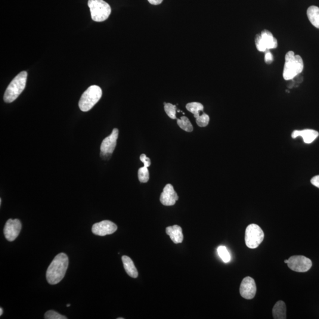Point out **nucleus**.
Returning a JSON list of instances; mask_svg holds the SVG:
<instances>
[{
	"mask_svg": "<svg viewBox=\"0 0 319 319\" xmlns=\"http://www.w3.org/2000/svg\"><path fill=\"white\" fill-rule=\"evenodd\" d=\"M21 230V223L17 219H8L4 228V236L8 241H14Z\"/></svg>",
	"mask_w": 319,
	"mask_h": 319,
	"instance_id": "1a4fd4ad",
	"label": "nucleus"
},
{
	"mask_svg": "<svg viewBox=\"0 0 319 319\" xmlns=\"http://www.w3.org/2000/svg\"><path fill=\"white\" fill-rule=\"evenodd\" d=\"M261 36L265 47L268 50L275 49L277 47V40L269 31L267 30H263L261 33Z\"/></svg>",
	"mask_w": 319,
	"mask_h": 319,
	"instance_id": "dca6fc26",
	"label": "nucleus"
},
{
	"mask_svg": "<svg viewBox=\"0 0 319 319\" xmlns=\"http://www.w3.org/2000/svg\"><path fill=\"white\" fill-rule=\"evenodd\" d=\"M240 292L243 298L250 300L255 297L256 292L255 282L253 278H244L241 284Z\"/></svg>",
	"mask_w": 319,
	"mask_h": 319,
	"instance_id": "9d476101",
	"label": "nucleus"
},
{
	"mask_svg": "<svg viewBox=\"0 0 319 319\" xmlns=\"http://www.w3.org/2000/svg\"><path fill=\"white\" fill-rule=\"evenodd\" d=\"M88 6L92 19L97 22L106 20L111 13L110 5L104 0H89Z\"/></svg>",
	"mask_w": 319,
	"mask_h": 319,
	"instance_id": "39448f33",
	"label": "nucleus"
},
{
	"mask_svg": "<svg viewBox=\"0 0 319 319\" xmlns=\"http://www.w3.org/2000/svg\"><path fill=\"white\" fill-rule=\"evenodd\" d=\"M45 318L46 319H66L67 318L64 316L58 314V312L54 311H49L46 313Z\"/></svg>",
	"mask_w": 319,
	"mask_h": 319,
	"instance_id": "a878e982",
	"label": "nucleus"
},
{
	"mask_svg": "<svg viewBox=\"0 0 319 319\" xmlns=\"http://www.w3.org/2000/svg\"><path fill=\"white\" fill-rule=\"evenodd\" d=\"M307 14L313 25L319 29V8L317 6H311L307 11Z\"/></svg>",
	"mask_w": 319,
	"mask_h": 319,
	"instance_id": "a211bd4d",
	"label": "nucleus"
},
{
	"mask_svg": "<svg viewBox=\"0 0 319 319\" xmlns=\"http://www.w3.org/2000/svg\"><path fill=\"white\" fill-rule=\"evenodd\" d=\"M117 230V226L110 221H103L97 223L92 226L93 234L98 236L104 237L111 235Z\"/></svg>",
	"mask_w": 319,
	"mask_h": 319,
	"instance_id": "9b49d317",
	"label": "nucleus"
},
{
	"mask_svg": "<svg viewBox=\"0 0 319 319\" xmlns=\"http://www.w3.org/2000/svg\"><path fill=\"white\" fill-rule=\"evenodd\" d=\"M70 304H68V305H67V307H70Z\"/></svg>",
	"mask_w": 319,
	"mask_h": 319,
	"instance_id": "473e14b6",
	"label": "nucleus"
},
{
	"mask_svg": "<svg viewBox=\"0 0 319 319\" xmlns=\"http://www.w3.org/2000/svg\"><path fill=\"white\" fill-rule=\"evenodd\" d=\"M2 314H3V310L1 308H0V316H2Z\"/></svg>",
	"mask_w": 319,
	"mask_h": 319,
	"instance_id": "7c9ffc66",
	"label": "nucleus"
},
{
	"mask_svg": "<svg viewBox=\"0 0 319 319\" xmlns=\"http://www.w3.org/2000/svg\"><path fill=\"white\" fill-rule=\"evenodd\" d=\"M287 264L292 270L298 272L308 271L312 267L311 260L303 255L291 256Z\"/></svg>",
	"mask_w": 319,
	"mask_h": 319,
	"instance_id": "0eeeda50",
	"label": "nucleus"
},
{
	"mask_svg": "<svg viewBox=\"0 0 319 319\" xmlns=\"http://www.w3.org/2000/svg\"><path fill=\"white\" fill-rule=\"evenodd\" d=\"M119 134V129L114 128L111 134L102 141L101 145V157L107 158L111 156V155L113 154L116 147Z\"/></svg>",
	"mask_w": 319,
	"mask_h": 319,
	"instance_id": "6e6552de",
	"label": "nucleus"
},
{
	"mask_svg": "<svg viewBox=\"0 0 319 319\" xmlns=\"http://www.w3.org/2000/svg\"><path fill=\"white\" fill-rule=\"evenodd\" d=\"M272 316L275 319H286V305L283 301H278L272 309Z\"/></svg>",
	"mask_w": 319,
	"mask_h": 319,
	"instance_id": "f3484780",
	"label": "nucleus"
},
{
	"mask_svg": "<svg viewBox=\"0 0 319 319\" xmlns=\"http://www.w3.org/2000/svg\"><path fill=\"white\" fill-rule=\"evenodd\" d=\"M140 160L144 163V166L150 167L151 165V161L149 158L146 156V155L142 154L140 157Z\"/></svg>",
	"mask_w": 319,
	"mask_h": 319,
	"instance_id": "cd10ccee",
	"label": "nucleus"
},
{
	"mask_svg": "<svg viewBox=\"0 0 319 319\" xmlns=\"http://www.w3.org/2000/svg\"><path fill=\"white\" fill-rule=\"evenodd\" d=\"M264 238V232L258 225L253 224L248 226L245 234V241L248 247L251 249H256L261 244Z\"/></svg>",
	"mask_w": 319,
	"mask_h": 319,
	"instance_id": "423d86ee",
	"label": "nucleus"
},
{
	"mask_svg": "<svg viewBox=\"0 0 319 319\" xmlns=\"http://www.w3.org/2000/svg\"><path fill=\"white\" fill-rule=\"evenodd\" d=\"M177 123L180 128L185 130V131H193V126H192L190 120L187 117H182L181 119H178Z\"/></svg>",
	"mask_w": 319,
	"mask_h": 319,
	"instance_id": "aec40b11",
	"label": "nucleus"
},
{
	"mask_svg": "<svg viewBox=\"0 0 319 319\" xmlns=\"http://www.w3.org/2000/svg\"><path fill=\"white\" fill-rule=\"evenodd\" d=\"M122 261L125 270L129 276L134 278H137L138 273L132 260L129 257L124 255L122 256Z\"/></svg>",
	"mask_w": 319,
	"mask_h": 319,
	"instance_id": "2eb2a0df",
	"label": "nucleus"
},
{
	"mask_svg": "<svg viewBox=\"0 0 319 319\" xmlns=\"http://www.w3.org/2000/svg\"><path fill=\"white\" fill-rule=\"evenodd\" d=\"M179 196L171 184H167L161 194L160 202L165 206H173L178 200Z\"/></svg>",
	"mask_w": 319,
	"mask_h": 319,
	"instance_id": "f8f14e48",
	"label": "nucleus"
},
{
	"mask_svg": "<svg viewBox=\"0 0 319 319\" xmlns=\"http://www.w3.org/2000/svg\"><path fill=\"white\" fill-rule=\"evenodd\" d=\"M218 255L222 259V261L225 263H228L231 261V255L228 249L225 246H220L218 249Z\"/></svg>",
	"mask_w": 319,
	"mask_h": 319,
	"instance_id": "412c9836",
	"label": "nucleus"
},
{
	"mask_svg": "<svg viewBox=\"0 0 319 319\" xmlns=\"http://www.w3.org/2000/svg\"><path fill=\"white\" fill-rule=\"evenodd\" d=\"M27 73L23 71L15 76L5 90L4 101L6 103H11L18 97L26 87Z\"/></svg>",
	"mask_w": 319,
	"mask_h": 319,
	"instance_id": "7ed1b4c3",
	"label": "nucleus"
},
{
	"mask_svg": "<svg viewBox=\"0 0 319 319\" xmlns=\"http://www.w3.org/2000/svg\"><path fill=\"white\" fill-rule=\"evenodd\" d=\"M288 262H289V259H286V260H285V261H284V262H285V263H286V264H287Z\"/></svg>",
	"mask_w": 319,
	"mask_h": 319,
	"instance_id": "2f4dec72",
	"label": "nucleus"
},
{
	"mask_svg": "<svg viewBox=\"0 0 319 319\" xmlns=\"http://www.w3.org/2000/svg\"><path fill=\"white\" fill-rule=\"evenodd\" d=\"M102 95V91L100 86L92 85L90 86L80 98L79 107L83 112L91 110L94 105L100 101Z\"/></svg>",
	"mask_w": 319,
	"mask_h": 319,
	"instance_id": "20e7f679",
	"label": "nucleus"
},
{
	"mask_svg": "<svg viewBox=\"0 0 319 319\" xmlns=\"http://www.w3.org/2000/svg\"><path fill=\"white\" fill-rule=\"evenodd\" d=\"M319 135V132L315 130L307 129L302 131L296 130L292 133V137L293 138L302 137L305 143L311 144L318 137Z\"/></svg>",
	"mask_w": 319,
	"mask_h": 319,
	"instance_id": "ddd939ff",
	"label": "nucleus"
},
{
	"mask_svg": "<svg viewBox=\"0 0 319 319\" xmlns=\"http://www.w3.org/2000/svg\"><path fill=\"white\" fill-rule=\"evenodd\" d=\"M139 181L141 183H147L149 180V172L147 167H142L139 169L138 172Z\"/></svg>",
	"mask_w": 319,
	"mask_h": 319,
	"instance_id": "4be33fe9",
	"label": "nucleus"
},
{
	"mask_svg": "<svg viewBox=\"0 0 319 319\" xmlns=\"http://www.w3.org/2000/svg\"><path fill=\"white\" fill-rule=\"evenodd\" d=\"M255 44L258 51L261 52H265L268 49L266 48L264 42L261 38V35H257L255 38Z\"/></svg>",
	"mask_w": 319,
	"mask_h": 319,
	"instance_id": "393cba45",
	"label": "nucleus"
},
{
	"mask_svg": "<svg viewBox=\"0 0 319 319\" xmlns=\"http://www.w3.org/2000/svg\"><path fill=\"white\" fill-rule=\"evenodd\" d=\"M166 233L175 244L182 243L184 240L182 229L180 226L174 225L166 228Z\"/></svg>",
	"mask_w": 319,
	"mask_h": 319,
	"instance_id": "4468645a",
	"label": "nucleus"
},
{
	"mask_svg": "<svg viewBox=\"0 0 319 319\" xmlns=\"http://www.w3.org/2000/svg\"><path fill=\"white\" fill-rule=\"evenodd\" d=\"M163 0H148V1L152 5H159L163 2Z\"/></svg>",
	"mask_w": 319,
	"mask_h": 319,
	"instance_id": "c756f323",
	"label": "nucleus"
},
{
	"mask_svg": "<svg viewBox=\"0 0 319 319\" xmlns=\"http://www.w3.org/2000/svg\"><path fill=\"white\" fill-rule=\"evenodd\" d=\"M311 183L315 187L319 189V175L316 176L311 179Z\"/></svg>",
	"mask_w": 319,
	"mask_h": 319,
	"instance_id": "c85d7f7f",
	"label": "nucleus"
},
{
	"mask_svg": "<svg viewBox=\"0 0 319 319\" xmlns=\"http://www.w3.org/2000/svg\"><path fill=\"white\" fill-rule=\"evenodd\" d=\"M283 76L286 80L293 79L303 72L304 64L302 58L299 55H295L294 52L287 53L285 57Z\"/></svg>",
	"mask_w": 319,
	"mask_h": 319,
	"instance_id": "f03ea898",
	"label": "nucleus"
},
{
	"mask_svg": "<svg viewBox=\"0 0 319 319\" xmlns=\"http://www.w3.org/2000/svg\"><path fill=\"white\" fill-rule=\"evenodd\" d=\"M197 125L200 128H204L208 125L209 122V117L207 114L203 113L202 115L196 119Z\"/></svg>",
	"mask_w": 319,
	"mask_h": 319,
	"instance_id": "b1692460",
	"label": "nucleus"
},
{
	"mask_svg": "<svg viewBox=\"0 0 319 319\" xmlns=\"http://www.w3.org/2000/svg\"><path fill=\"white\" fill-rule=\"evenodd\" d=\"M264 60L266 64H271L274 61V57L269 50L265 51Z\"/></svg>",
	"mask_w": 319,
	"mask_h": 319,
	"instance_id": "bb28decb",
	"label": "nucleus"
},
{
	"mask_svg": "<svg viewBox=\"0 0 319 319\" xmlns=\"http://www.w3.org/2000/svg\"><path fill=\"white\" fill-rule=\"evenodd\" d=\"M176 105H173L170 103H165V110L170 119H176Z\"/></svg>",
	"mask_w": 319,
	"mask_h": 319,
	"instance_id": "5701e85b",
	"label": "nucleus"
},
{
	"mask_svg": "<svg viewBox=\"0 0 319 319\" xmlns=\"http://www.w3.org/2000/svg\"><path fill=\"white\" fill-rule=\"evenodd\" d=\"M203 105L199 102H191L187 105V109L193 114L195 119L200 116V113L203 112Z\"/></svg>",
	"mask_w": 319,
	"mask_h": 319,
	"instance_id": "6ab92c4d",
	"label": "nucleus"
},
{
	"mask_svg": "<svg viewBox=\"0 0 319 319\" xmlns=\"http://www.w3.org/2000/svg\"><path fill=\"white\" fill-rule=\"evenodd\" d=\"M123 319L124 318H118V319Z\"/></svg>",
	"mask_w": 319,
	"mask_h": 319,
	"instance_id": "72a5a7b5",
	"label": "nucleus"
},
{
	"mask_svg": "<svg viewBox=\"0 0 319 319\" xmlns=\"http://www.w3.org/2000/svg\"><path fill=\"white\" fill-rule=\"evenodd\" d=\"M68 265L69 258L66 255L60 253L56 256L46 272V279L48 283L51 285L60 283L66 274Z\"/></svg>",
	"mask_w": 319,
	"mask_h": 319,
	"instance_id": "f257e3e1",
	"label": "nucleus"
}]
</instances>
